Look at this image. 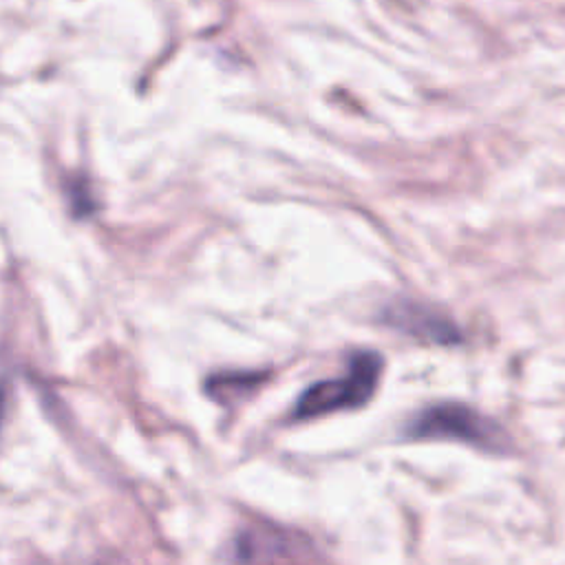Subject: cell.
<instances>
[{
  "instance_id": "1",
  "label": "cell",
  "mask_w": 565,
  "mask_h": 565,
  "mask_svg": "<svg viewBox=\"0 0 565 565\" xmlns=\"http://www.w3.org/2000/svg\"><path fill=\"white\" fill-rule=\"evenodd\" d=\"M382 358L375 351H358L349 358L347 371L340 377L313 382L296 399L291 419L322 417L344 408H358L366 404L377 386L382 373Z\"/></svg>"
},
{
  "instance_id": "2",
  "label": "cell",
  "mask_w": 565,
  "mask_h": 565,
  "mask_svg": "<svg viewBox=\"0 0 565 565\" xmlns=\"http://www.w3.org/2000/svg\"><path fill=\"white\" fill-rule=\"evenodd\" d=\"M406 435L413 439H459L490 452L508 448V435L497 422L457 402H441L419 411L408 422Z\"/></svg>"
},
{
  "instance_id": "3",
  "label": "cell",
  "mask_w": 565,
  "mask_h": 565,
  "mask_svg": "<svg viewBox=\"0 0 565 565\" xmlns=\"http://www.w3.org/2000/svg\"><path fill=\"white\" fill-rule=\"evenodd\" d=\"M380 318L388 327L430 344H457L461 340L459 327L448 316L415 300L388 302Z\"/></svg>"
},
{
  "instance_id": "4",
  "label": "cell",
  "mask_w": 565,
  "mask_h": 565,
  "mask_svg": "<svg viewBox=\"0 0 565 565\" xmlns=\"http://www.w3.org/2000/svg\"><path fill=\"white\" fill-rule=\"evenodd\" d=\"M298 545L285 534L269 527H249L241 532L234 541L236 561H269V558H291Z\"/></svg>"
},
{
  "instance_id": "5",
  "label": "cell",
  "mask_w": 565,
  "mask_h": 565,
  "mask_svg": "<svg viewBox=\"0 0 565 565\" xmlns=\"http://www.w3.org/2000/svg\"><path fill=\"white\" fill-rule=\"evenodd\" d=\"M263 380V373H221L205 382V391L218 402H232L249 388H256Z\"/></svg>"
},
{
  "instance_id": "6",
  "label": "cell",
  "mask_w": 565,
  "mask_h": 565,
  "mask_svg": "<svg viewBox=\"0 0 565 565\" xmlns=\"http://www.w3.org/2000/svg\"><path fill=\"white\" fill-rule=\"evenodd\" d=\"M66 194L71 199V210L75 214H90L93 199H90V192H88V188L84 183H71Z\"/></svg>"
}]
</instances>
